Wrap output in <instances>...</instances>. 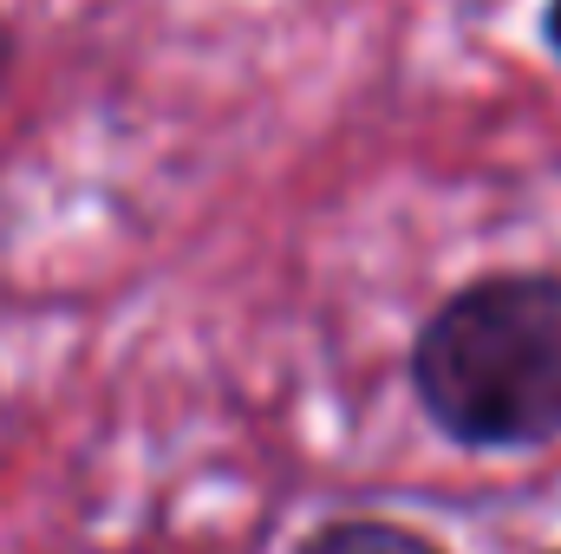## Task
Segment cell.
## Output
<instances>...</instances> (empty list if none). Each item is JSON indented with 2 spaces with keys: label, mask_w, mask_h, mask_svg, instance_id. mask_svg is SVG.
Masks as SVG:
<instances>
[{
  "label": "cell",
  "mask_w": 561,
  "mask_h": 554,
  "mask_svg": "<svg viewBox=\"0 0 561 554\" xmlns=\"http://www.w3.org/2000/svg\"><path fill=\"white\" fill-rule=\"evenodd\" d=\"M300 554H437V549L405 535V529H392V522H340V529L313 535Z\"/></svg>",
  "instance_id": "2"
},
{
  "label": "cell",
  "mask_w": 561,
  "mask_h": 554,
  "mask_svg": "<svg viewBox=\"0 0 561 554\" xmlns=\"http://www.w3.org/2000/svg\"><path fill=\"white\" fill-rule=\"evenodd\" d=\"M0 66H7V33H0Z\"/></svg>",
  "instance_id": "4"
},
{
  "label": "cell",
  "mask_w": 561,
  "mask_h": 554,
  "mask_svg": "<svg viewBox=\"0 0 561 554\" xmlns=\"http://www.w3.org/2000/svg\"><path fill=\"white\" fill-rule=\"evenodd\" d=\"M549 46L561 53V0H549Z\"/></svg>",
  "instance_id": "3"
},
{
  "label": "cell",
  "mask_w": 561,
  "mask_h": 554,
  "mask_svg": "<svg viewBox=\"0 0 561 554\" xmlns=\"http://www.w3.org/2000/svg\"><path fill=\"white\" fill-rule=\"evenodd\" d=\"M419 392L463 443L561 430V280H477L419 339Z\"/></svg>",
  "instance_id": "1"
}]
</instances>
